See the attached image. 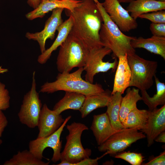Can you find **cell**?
<instances>
[{
    "label": "cell",
    "instance_id": "cell-18",
    "mask_svg": "<svg viewBox=\"0 0 165 165\" xmlns=\"http://www.w3.org/2000/svg\"><path fill=\"white\" fill-rule=\"evenodd\" d=\"M69 18L59 26L57 31L58 34L55 40L48 49L38 57L37 61L40 64H45L50 58L52 52L60 46L67 39L72 30L73 24V18L71 15H69Z\"/></svg>",
    "mask_w": 165,
    "mask_h": 165
},
{
    "label": "cell",
    "instance_id": "cell-32",
    "mask_svg": "<svg viewBox=\"0 0 165 165\" xmlns=\"http://www.w3.org/2000/svg\"><path fill=\"white\" fill-rule=\"evenodd\" d=\"M165 164V151L160 155L151 159L148 162L144 164L145 165H164Z\"/></svg>",
    "mask_w": 165,
    "mask_h": 165
},
{
    "label": "cell",
    "instance_id": "cell-23",
    "mask_svg": "<svg viewBox=\"0 0 165 165\" xmlns=\"http://www.w3.org/2000/svg\"><path fill=\"white\" fill-rule=\"evenodd\" d=\"M125 95L123 97L119 112V119L122 123L128 114L133 109L137 108V103L142 100L138 89L128 87Z\"/></svg>",
    "mask_w": 165,
    "mask_h": 165
},
{
    "label": "cell",
    "instance_id": "cell-8",
    "mask_svg": "<svg viewBox=\"0 0 165 165\" xmlns=\"http://www.w3.org/2000/svg\"><path fill=\"white\" fill-rule=\"evenodd\" d=\"M136 128H124L118 130L98 148L100 152H106L114 156L124 151L137 141L145 138L143 132Z\"/></svg>",
    "mask_w": 165,
    "mask_h": 165
},
{
    "label": "cell",
    "instance_id": "cell-1",
    "mask_svg": "<svg viewBox=\"0 0 165 165\" xmlns=\"http://www.w3.org/2000/svg\"><path fill=\"white\" fill-rule=\"evenodd\" d=\"M68 16L73 18L70 32L85 46L89 51L103 47L99 38L103 19L96 3L93 0H82L72 12L66 9Z\"/></svg>",
    "mask_w": 165,
    "mask_h": 165
},
{
    "label": "cell",
    "instance_id": "cell-15",
    "mask_svg": "<svg viewBox=\"0 0 165 165\" xmlns=\"http://www.w3.org/2000/svg\"><path fill=\"white\" fill-rule=\"evenodd\" d=\"M81 2V0H42L36 9L26 15V17L30 20H32L38 18H41L49 12L58 8L67 9L71 12H72L75 8L80 5Z\"/></svg>",
    "mask_w": 165,
    "mask_h": 165
},
{
    "label": "cell",
    "instance_id": "cell-2",
    "mask_svg": "<svg viewBox=\"0 0 165 165\" xmlns=\"http://www.w3.org/2000/svg\"><path fill=\"white\" fill-rule=\"evenodd\" d=\"M103 19V23L99 32L100 41L103 46L110 49L114 56L118 58L125 54L135 53V50L131 45L132 40L136 37L124 34L111 19L101 3H96Z\"/></svg>",
    "mask_w": 165,
    "mask_h": 165
},
{
    "label": "cell",
    "instance_id": "cell-24",
    "mask_svg": "<svg viewBox=\"0 0 165 165\" xmlns=\"http://www.w3.org/2000/svg\"><path fill=\"white\" fill-rule=\"evenodd\" d=\"M154 78L156 88L155 94L151 97L146 90H141L142 100L147 105L150 111L157 108L158 105H165V84L160 82L156 75Z\"/></svg>",
    "mask_w": 165,
    "mask_h": 165
},
{
    "label": "cell",
    "instance_id": "cell-40",
    "mask_svg": "<svg viewBox=\"0 0 165 165\" xmlns=\"http://www.w3.org/2000/svg\"><path fill=\"white\" fill-rule=\"evenodd\" d=\"M96 3H97L98 2H99L98 1V0H93Z\"/></svg>",
    "mask_w": 165,
    "mask_h": 165
},
{
    "label": "cell",
    "instance_id": "cell-31",
    "mask_svg": "<svg viewBox=\"0 0 165 165\" xmlns=\"http://www.w3.org/2000/svg\"><path fill=\"white\" fill-rule=\"evenodd\" d=\"M149 29L153 35L165 37V23H152Z\"/></svg>",
    "mask_w": 165,
    "mask_h": 165
},
{
    "label": "cell",
    "instance_id": "cell-5",
    "mask_svg": "<svg viewBox=\"0 0 165 165\" xmlns=\"http://www.w3.org/2000/svg\"><path fill=\"white\" fill-rule=\"evenodd\" d=\"M127 58L131 72L129 87H137L141 91L149 89L153 84L157 62L145 60L135 53L127 54Z\"/></svg>",
    "mask_w": 165,
    "mask_h": 165
},
{
    "label": "cell",
    "instance_id": "cell-16",
    "mask_svg": "<svg viewBox=\"0 0 165 165\" xmlns=\"http://www.w3.org/2000/svg\"><path fill=\"white\" fill-rule=\"evenodd\" d=\"M127 54L119 56L111 94L119 92L123 94L129 87L131 77V72L127 60Z\"/></svg>",
    "mask_w": 165,
    "mask_h": 165
},
{
    "label": "cell",
    "instance_id": "cell-9",
    "mask_svg": "<svg viewBox=\"0 0 165 165\" xmlns=\"http://www.w3.org/2000/svg\"><path fill=\"white\" fill-rule=\"evenodd\" d=\"M112 52L106 47H102L89 51L83 68L86 72L85 80L93 83L95 75L100 72H105L112 69L115 70L117 67L118 62L115 59L112 62H105L104 57Z\"/></svg>",
    "mask_w": 165,
    "mask_h": 165
},
{
    "label": "cell",
    "instance_id": "cell-20",
    "mask_svg": "<svg viewBox=\"0 0 165 165\" xmlns=\"http://www.w3.org/2000/svg\"><path fill=\"white\" fill-rule=\"evenodd\" d=\"M111 92L104 90L101 93L86 96L80 109L81 117L84 118L94 110L107 106L111 96Z\"/></svg>",
    "mask_w": 165,
    "mask_h": 165
},
{
    "label": "cell",
    "instance_id": "cell-29",
    "mask_svg": "<svg viewBox=\"0 0 165 165\" xmlns=\"http://www.w3.org/2000/svg\"><path fill=\"white\" fill-rule=\"evenodd\" d=\"M138 17L145 19L154 23H165V11L161 10L140 15Z\"/></svg>",
    "mask_w": 165,
    "mask_h": 165
},
{
    "label": "cell",
    "instance_id": "cell-12",
    "mask_svg": "<svg viewBox=\"0 0 165 165\" xmlns=\"http://www.w3.org/2000/svg\"><path fill=\"white\" fill-rule=\"evenodd\" d=\"M64 9L58 8L53 10L51 16L45 22L44 29L41 31L34 33L28 32L26 34L25 36L28 39L37 42L41 53L46 50L47 40L53 39L58 28L63 22L61 15Z\"/></svg>",
    "mask_w": 165,
    "mask_h": 165
},
{
    "label": "cell",
    "instance_id": "cell-10",
    "mask_svg": "<svg viewBox=\"0 0 165 165\" xmlns=\"http://www.w3.org/2000/svg\"><path fill=\"white\" fill-rule=\"evenodd\" d=\"M71 118V116L66 118L61 127L51 135L45 137H37L31 141L29 143V150L37 158L42 160L44 150L47 147L51 148L53 152L52 161L55 163L59 161L62 146L61 136L64 127Z\"/></svg>",
    "mask_w": 165,
    "mask_h": 165
},
{
    "label": "cell",
    "instance_id": "cell-11",
    "mask_svg": "<svg viewBox=\"0 0 165 165\" xmlns=\"http://www.w3.org/2000/svg\"><path fill=\"white\" fill-rule=\"evenodd\" d=\"M111 19L123 32H129L136 29V20L125 9L118 0H104L101 3Z\"/></svg>",
    "mask_w": 165,
    "mask_h": 165
},
{
    "label": "cell",
    "instance_id": "cell-28",
    "mask_svg": "<svg viewBox=\"0 0 165 165\" xmlns=\"http://www.w3.org/2000/svg\"><path fill=\"white\" fill-rule=\"evenodd\" d=\"M114 156L115 158L123 159L132 165H141L144 160L141 154L130 151L121 152Z\"/></svg>",
    "mask_w": 165,
    "mask_h": 165
},
{
    "label": "cell",
    "instance_id": "cell-33",
    "mask_svg": "<svg viewBox=\"0 0 165 165\" xmlns=\"http://www.w3.org/2000/svg\"><path fill=\"white\" fill-rule=\"evenodd\" d=\"M105 152L102 156L97 157L94 159H92L89 158L84 159L79 162L75 163V165H96L98 164V160L105 156L107 155Z\"/></svg>",
    "mask_w": 165,
    "mask_h": 165
},
{
    "label": "cell",
    "instance_id": "cell-7",
    "mask_svg": "<svg viewBox=\"0 0 165 165\" xmlns=\"http://www.w3.org/2000/svg\"><path fill=\"white\" fill-rule=\"evenodd\" d=\"M42 103L36 90L35 72L32 74L30 90L24 96L18 116L20 123L28 127L34 128L37 126Z\"/></svg>",
    "mask_w": 165,
    "mask_h": 165
},
{
    "label": "cell",
    "instance_id": "cell-27",
    "mask_svg": "<svg viewBox=\"0 0 165 165\" xmlns=\"http://www.w3.org/2000/svg\"><path fill=\"white\" fill-rule=\"evenodd\" d=\"M49 162H45L36 157L29 150L19 151L4 165H48Z\"/></svg>",
    "mask_w": 165,
    "mask_h": 165
},
{
    "label": "cell",
    "instance_id": "cell-19",
    "mask_svg": "<svg viewBox=\"0 0 165 165\" xmlns=\"http://www.w3.org/2000/svg\"><path fill=\"white\" fill-rule=\"evenodd\" d=\"M131 45L134 49H145L151 53L160 55L165 60V37L154 35L146 38L136 37L131 40Z\"/></svg>",
    "mask_w": 165,
    "mask_h": 165
},
{
    "label": "cell",
    "instance_id": "cell-13",
    "mask_svg": "<svg viewBox=\"0 0 165 165\" xmlns=\"http://www.w3.org/2000/svg\"><path fill=\"white\" fill-rule=\"evenodd\" d=\"M65 119L61 115L51 110L46 104L42 107L37 126L39 137H48L55 132L62 125Z\"/></svg>",
    "mask_w": 165,
    "mask_h": 165
},
{
    "label": "cell",
    "instance_id": "cell-30",
    "mask_svg": "<svg viewBox=\"0 0 165 165\" xmlns=\"http://www.w3.org/2000/svg\"><path fill=\"white\" fill-rule=\"evenodd\" d=\"M10 96L5 85L0 81V110L5 111L10 107Z\"/></svg>",
    "mask_w": 165,
    "mask_h": 165
},
{
    "label": "cell",
    "instance_id": "cell-43",
    "mask_svg": "<svg viewBox=\"0 0 165 165\" xmlns=\"http://www.w3.org/2000/svg\"><path fill=\"white\" fill-rule=\"evenodd\" d=\"M42 0H41V1H42Z\"/></svg>",
    "mask_w": 165,
    "mask_h": 165
},
{
    "label": "cell",
    "instance_id": "cell-25",
    "mask_svg": "<svg viewBox=\"0 0 165 165\" xmlns=\"http://www.w3.org/2000/svg\"><path fill=\"white\" fill-rule=\"evenodd\" d=\"M121 93L117 92L111 95L107 106V114L113 127L118 130L124 128L119 119V112L122 99Z\"/></svg>",
    "mask_w": 165,
    "mask_h": 165
},
{
    "label": "cell",
    "instance_id": "cell-3",
    "mask_svg": "<svg viewBox=\"0 0 165 165\" xmlns=\"http://www.w3.org/2000/svg\"><path fill=\"white\" fill-rule=\"evenodd\" d=\"M83 71V67H81L71 73L60 72L56 80L45 83L41 86L39 92L50 94L63 90L76 92L86 96L104 91L99 84H94L83 79L81 75Z\"/></svg>",
    "mask_w": 165,
    "mask_h": 165
},
{
    "label": "cell",
    "instance_id": "cell-42",
    "mask_svg": "<svg viewBox=\"0 0 165 165\" xmlns=\"http://www.w3.org/2000/svg\"><path fill=\"white\" fill-rule=\"evenodd\" d=\"M70 0L73 1H78L79 0Z\"/></svg>",
    "mask_w": 165,
    "mask_h": 165
},
{
    "label": "cell",
    "instance_id": "cell-35",
    "mask_svg": "<svg viewBox=\"0 0 165 165\" xmlns=\"http://www.w3.org/2000/svg\"><path fill=\"white\" fill-rule=\"evenodd\" d=\"M42 0H27L29 6L34 9H36Z\"/></svg>",
    "mask_w": 165,
    "mask_h": 165
},
{
    "label": "cell",
    "instance_id": "cell-17",
    "mask_svg": "<svg viewBox=\"0 0 165 165\" xmlns=\"http://www.w3.org/2000/svg\"><path fill=\"white\" fill-rule=\"evenodd\" d=\"M90 129L99 145L117 131L113 127L106 112L94 116Z\"/></svg>",
    "mask_w": 165,
    "mask_h": 165
},
{
    "label": "cell",
    "instance_id": "cell-6",
    "mask_svg": "<svg viewBox=\"0 0 165 165\" xmlns=\"http://www.w3.org/2000/svg\"><path fill=\"white\" fill-rule=\"evenodd\" d=\"M69 131L66 136V142L64 149L61 152L60 160H66L75 164L81 160L89 158L91 151L83 148L81 141V136L83 132L88 130V127L84 124L74 122L66 127Z\"/></svg>",
    "mask_w": 165,
    "mask_h": 165
},
{
    "label": "cell",
    "instance_id": "cell-34",
    "mask_svg": "<svg viewBox=\"0 0 165 165\" xmlns=\"http://www.w3.org/2000/svg\"><path fill=\"white\" fill-rule=\"evenodd\" d=\"M8 124V121L6 117L2 112L0 110V138Z\"/></svg>",
    "mask_w": 165,
    "mask_h": 165
},
{
    "label": "cell",
    "instance_id": "cell-41",
    "mask_svg": "<svg viewBox=\"0 0 165 165\" xmlns=\"http://www.w3.org/2000/svg\"><path fill=\"white\" fill-rule=\"evenodd\" d=\"M2 143V141L0 138V146Z\"/></svg>",
    "mask_w": 165,
    "mask_h": 165
},
{
    "label": "cell",
    "instance_id": "cell-4",
    "mask_svg": "<svg viewBox=\"0 0 165 165\" xmlns=\"http://www.w3.org/2000/svg\"><path fill=\"white\" fill-rule=\"evenodd\" d=\"M89 50L76 37L70 33L60 46L56 64L60 73H69L74 68L83 67Z\"/></svg>",
    "mask_w": 165,
    "mask_h": 165
},
{
    "label": "cell",
    "instance_id": "cell-21",
    "mask_svg": "<svg viewBox=\"0 0 165 165\" xmlns=\"http://www.w3.org/2000/svg\"><path fill=\"white\" fill-rule=\"evenodd\" d=\"M165 9V2L156 0H134L129 3L126 10L136 20L141 14Z\"/></svg>",
    "mask_w": 165,
    "mask_h": 165
},
{
    "label": "cell",
    "instance_id": "cell-39",
    "mask_svg": "<svg viewBox=\"0 0 165 165\" xmlns=\"http://www.w3.org/2000/svg\"><path fill=\"white\" fill-rule=\"evenodd\" d=\"M156 0L157 1L162 2H165V0Z\"/></svg>",
    "mask_w": 165,
    "mask_h": 165
},
{
    "label": "cell",
    "instance_id": "cell-38",
    "mask_svg": "<svg viewBox=\"0 0 165 165\" xmlns=\"http://www.w3.org/2000/svg\"><path fill=\"white\" fill-rule=\"evenodd\" d=\"M120 3H130L134 0H118Z\"/></svg>",
    "mask_w": 165,
    "mask_h": 165
},
{
    "label": "cell",
    "instance_id": "cell-37",
    "mask_svg": "<svg viewBox=\"0 0 165 165\" xmlns=\"http://www.w3.org/2000/svg\"><path fill=\"white\" fill-rule=\"evenodd\" d=\"M8 72V70L7 68H4L2 66H0V74H4Z\"/></svg>",
    "mask_w": 165,
    "mask_h": 165
},
{
    "label": "cell",
    "instance_id": "cell-22",
    "mask_svg": "<svg viewBox=\"0 0 165 165\" xmlns=\"http://www.w3.org/2000/svg\"><path fill=\"white\" fill-rule=\"evenodd\" d=\"M86 96L81 94L66 91L64 96L54 106L53 110L58 114L68 109L79 110Z\"/></svg>",
    "mask_w": 165,
    "mask_h": 165
},
{
    "label": "cell",
    "instance_id": "cell-26",
    "mask_svg": "<svg viewBox=\"0 0 165 165\" xmlns=\"http://www.w3.org/2000/svg\"><path fill=\"white\" fill-rule=\"evenodd\" d=\"M149 113L148 110L139 109L137 107L128 114L122 124L124 128H135L141 130L147 123Z\"/></svg>",
    "mask_w": 165,
    "mask_h": 165
},
{
    "label": "cell",
    "instance_id": "cell-36",
    "mask_svg": "<svg viewBox=\"0 0 165 165\" xmlns=\"http://www.w3.org/2000/svg\"><path fill=\"white\" fill-rule=\"evenodd\" d=\"M154 141L161 143L165 142V132L161 133L155 139Z\"/></svg>",
    "mask_w": 165,
    "mask_h": 165
},
{
    "label": "cell",
    "instance_id": "cell-14",
    "mask_svg": "<svg viewBox=\"0 0 165 165\" xmlns=\"http://www.w3.org/2000/svg\"><path fill=\"white\" fill-rule=\"evenodd\" d=\"M149 112L147 123L141 130L147 138L148 147L151 146L155 139L165 130V105L160 108H157Z\"/></svg>",
    "mask_w": 165,
    "mask_h": 165
}]
</instances>
